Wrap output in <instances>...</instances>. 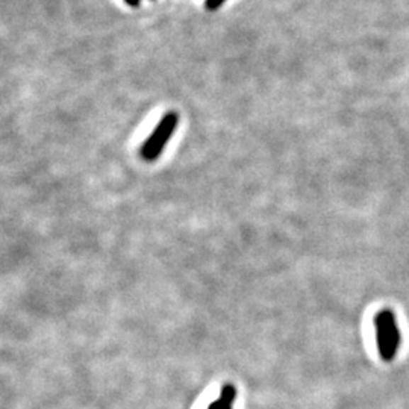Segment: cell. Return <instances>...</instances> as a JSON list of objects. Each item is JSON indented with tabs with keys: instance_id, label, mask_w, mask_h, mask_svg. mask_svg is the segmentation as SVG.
<instances>
[{
	"instance_id": "6da1fadb",
	"label": "cell",
	"mask_w": 409,
	"mask_h": 409,
	"mask_svg": "<svg viewBox=\"0 0 409 409\" xmlns=\"http://www.w3.org/2000/svg\"><path fill=\"white\" fill-rule=\"evenodd\" d=\"M374 329H376V342L383 361L391 362L397 350L400 346V330L397 326V320L391 309H382L381 313L374 315Z\"/></svg>"
},
{
	"instance_id": "7a4b0ae2",
	"label": "cell",
	"mask_w": 409,
	"mask_h": 409,
	"mask_svg": "<svg viewBox=\"0 0 409 409\" xmlns=\"http://www.w3.org/2000/svg\"><path fill=\"white\" fill-rule=\"evenodd\" d=\"M178 123H179L178 113L165 114L161 118L158 126L152 132V135L146 140L145 145H142V149H141L142 158L147 161L157 159L162 153L165 145L169 142L170 137L174 134L176 128H178Z\"/></svg>"
},
{
	"instance_id": "3957f363",
	"label": "cell",
	"mask_w": 409,
	"mask_h": 409,
	"mask_svg": "<svg viewBox=\"0 0 409 409\" xmlns=\"http://www.w3.org/2000/svg\"><path fill=\"white\" fill-rule=\"evenodd\" d=\"M237 399V388L234 385L226 383L222 391H220V397L208 406V409H232V405H234Z\"/></svg>"
},
{
	"instance_id": "277c9868",
	"label": "cell",
	"mask_w": 409,
	"mask_h": 409,
	"mask_svg": "<svg viewBox=\"0 0 409 409\" xmlns=\"http://www.w3.org/2000/svg\"><path fill=\"white\" fill-rule=\"evenodd\" d=\"M225 2L226 0H205V8L208 11H217Z\"/></svg>"
},
{
	"instance_id": "5b68a950",
	"label": "cell",
	"mask_w": 409,
	"mask_h": 409,
	"mask_svg": "<svg viewBox=\"0 0 409 409\" xmlns=\"http://www.w3.org/2000/svg\"><path fill=\"white\" fill-rule=\"evenodd\" d=\"M125 2L130 6H138L141 4V0H125Z\"/></svg>"
}]
</instances>
